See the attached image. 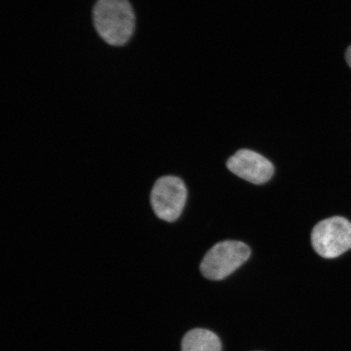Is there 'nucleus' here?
<instances>
[{"label":"nucleus","instance_id":"2","mask_svg":"<svg viewBox=\"0 0 351 351\" xmlns=\"http://www.w3.org/2000/svg\"><path fill=\"white\" fill-rule=\"evenodd\" d=\"M188 191L182 178L165 175L152 188L150 204L156 217L167 223L177 221L186 207Z\"/></svg>","mask_w":351,"mask_h":351},{"label":"nucleus","instance_id":"4","mask_svg":"<svg viewBox=\"0 0 351 351\" xmlns=\"http://www.w3.org/2000/svg\"><path fill=\"white\" fill-rule=\"evenodd\" d=\"M311 244L323 258L340 256L351 249V222L341 217L324 219L314 227Z\"/></svg>","mask_w":351,"mask_h":351},{"label":"nucleus","instance_id":"5","mask_svg":"<svg viewBox=\"0 0 351 351\" xmlns=\"http://www.w3.org/2000/svg\"><path fill=\"white\" fill-rule=\"evenodd\" d=\"M228 169L241 179L254 185L269 181L274 173L271 162L256 152L241 149L227 161Z\"/></svg>","mask_w":351,"mask_h":351},{"label":"nucleus","instance_id":"8","mask_svg":"<svg viewBox=\"0 0 351 351\" xmlns=\"http://www.w3.org/2000/svg\"><path fill=\"white\" fill-rule=\"evenodd\" d=\"M7 269H12V267H7ZM19 270H23V269H19ZM24 271H27V270H24Z\"/></svg>","mask_w":351,"mask_h":351},{"label":"nucleus","instance_id":"3","mask_svg":"<svg viewBox=\"0 0 351 351\" xmlns=\"http://www.w3.org/2000/svg\"><path fill=\"white\" fill-rule=\"evenodd\" d=\"M251 256L248 245L238 241H223L206 254L200 265L206 278L221 280L243 265Z\"/></svg>","mask_w":351,"mask_h":351},{"label":"nucleus","instance_id":"7","mask_svg":"<svg viewBox=\"0 0 351 351\" xmlns=\"http://www.w3.org/2000/svg\"><path fill=\"white\" fill-rule=\"evenodd\" d=\"M346 62L349 64L351 68V46L348 47V49L346 52Z\"/></svg>","mask_w":351,"mask_h":351},{"label":"nucleus","instance_id":"1","mask_svg":"<svg viewBox=\"0 0 351 351\" xmlns=\"http://www.w3.org/2000/svg\"><path fill=\"white\" fill-rule=\"evenodd\" d=\"M91 21L98 37L112 47L126 46L137 29V15L130 0H96Z\"/></svg>","mask_w":351,"mask_h":351},{"label":"nucleus","instance_id":"6","mask_svg":"<svg viewBox=\"0 0 351 351\" xmlns=\"http://www.w3.org/2000/svg\"><path fill=\"white\" fill-rule=\"evenodd\" d=\"M182 351H222L221 340L212 331L195 328L189 331L183 337Z\"/></svg>","mask_w":351,"mask_h":351}]
</instances>
